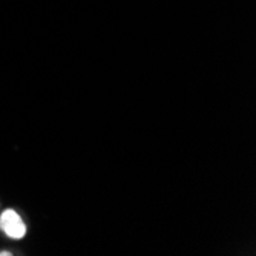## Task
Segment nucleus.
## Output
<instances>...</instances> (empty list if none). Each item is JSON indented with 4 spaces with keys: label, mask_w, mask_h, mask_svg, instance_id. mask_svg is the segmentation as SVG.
Returning a JSON list of instances; mask_svg holds the SVG:
<instances>
[{
    "label": "nucleus",
    "mask_w": 256,
    "mask_h": 256,
    "mask_svg": "<svg viewBox=\"0 0 256 256\" xmlns=\"http://www.w3.org/2000/svg\"><path fill=\"white\" fill-rule=\"evenodd\" d=\"M0 228L11 240H22L26 235V224L14 208H6L0 215Z\"/></svg>",
    "instance_id": "obj_1"
},
{
    "label": "nucleus",
    "mask_w": 256,
    "mask_h": 256,
    "mask_svg": "<svg viewBox=\"0 0 256 256\" xmlns=\"http://www.w3.org/2000/svg\"><path fill=\"white\" fill-rule=\"evenodd\" d=\"M11 252H0V256H11Z\"/></svg>",
    "instance_id": "obj_2"
}]
</instances>
